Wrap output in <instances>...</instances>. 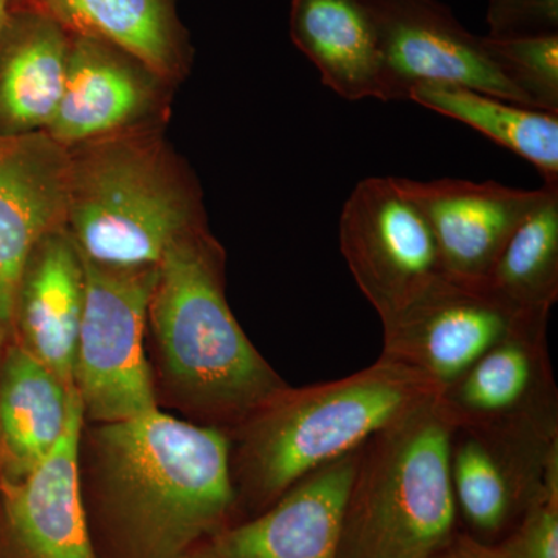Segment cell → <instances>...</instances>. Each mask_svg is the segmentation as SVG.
Segmentation results:
<instances>
[{
  "instance_id": "cell-5",
  "label": "cell",
  "mask_w": 558,
  "mask_h": 558,
  "mask_svg": "<svg viewBox=\"0 0 558 558\" xmlns=\"http://www.w3.org/2000/svg\"><path fill=\"white\" fill-rule=\"evenodd\" d=\"M454 428L436 396L363 444L337 558H428L457 534Z\"/></svg>"
},
{
  "instance_id": "cell-20",
  "label": "cell",
  "mask_w": 558,
  "mask_h": 558,
  "mask_svg": "<svg viewBox=\"0 0 558 558\" xmlns=\"http://www.w3.org/2000/svg\"><path fill=\"white\" fill-rule=\"evenodd\" d=\"M289 33L339 97L380 100L379 40L362 0H290Z\"/></svg>"
},
{
  "instance_id": "cell-6",
  "label": "cell",
  "mask_w": 558,
  "mask_h": 558,
  "mask_svg": "<svg viewBox=\"0 0 558 558\" xmlns=\"http://www.w3.org/2000/svg\"><path fill=\"white\" fill-rule=\"evenodd\" d=\"M83 260L86 299L76 344L75 389L84 421L110 424L159 410L145 354L159 266L116 269L84 256Z\"/></svg>"
},
{
  "instance_id": "cell-10",
  "label": "cell",
  "mask_w": 558,
  "mask_h": 558,
  "mask_svg": "<svg viewBox=\"0 0 558 558\" xmlns=\"http://www.w3.org/2000/svg\"><path fill=\"white\" fill-rule=\"evenodd\" d=\"M557 461L558 428H454L451 486L468 534L487 543L508 537Z\"/></svg>"
},
{
  "instance_id": "cell-9",
  "label": "cell",
  "mask_w": 558,
  "mask_h": 558,
  "mask_svg": "<svg viewBox=\"0 0 558 558\" xmlns=\"http://www.w3.org/2000/svg\"><path fill=\"white\" fill-rule=\"evenodd\" d=\"M376 28L381 57L380 101L409 100L424 83L458 84L529 106L488 60L481 36L470 33L440 0H362Z\"/></svg>"
},
{
  "instance_id": "cell-7",
  "label": "cell",
  "mask_w": 558,
  "mask_h": 558,
  "mask_svg": "<svg viewBox=\"0 0 558 558\" xmlns=\"http://www.w3.org/2000/svg\"><path fill=\"white\" fill-rule=\"evenodd\" d=\"M340 252L365 299L388 325L446 275L417 205L396 178L359 182L344 202Z\"/></svg>"
},
{
  "instance_id": "cell-24",
  "label": "cell",
  "mask_w": 558,
  "mask_h": 558,
  "mask_svg": "<svg viewBox=\"0 0 558 558\" xmlns=\"http://www.w3.org/2000/svg\"><path fill=\"white\" fill-rule=\"evenodd\" d=\"M481 46L498 72L526 98L532 109L558 113V35L495 38Z\"/></svg>"
},
{
  "instance_id": "cell-4",
  "label": "cell",
  "mask_w": 558,
  "mask_h": 558,
  "mask_svg": "<svg viewBox=\"0 0 558 558\" xmlns=\"http://www.w3.org/2000/svg\"><path fill=\"white\" fill-rule=\"evenodd\" d=\"M205 223L199 183L165 137V123L69 149L65 229L90 263L159 266L172 242Z\"/></svg>"
},
{
  "instance_id": "cell-28",
  "label": "cell",
  "mask_w": 558,
  "mask_h": 558,
  "mask_svg": "<svg viewBox=\"0 0 558 558\" xmlns=\"http://www.w3.org/2000/svg\"><path fill=\"white\" fill-rule=\"evenodd\" d=\"M11 339V328L9 323L3 318L2 312H0V363H2L3 354H5L7 344Z\"/></svg>"
},
{
  "instance_id": "cell-3",
  "label": "cell",
  "mask_w": 558,
  "mask_h": 558,
  "mask_svg": "<svg viewBox=\"0 0 558 558\" xmlns=\"http://www.w3.org/2000/svg\"><path fill=\"white\" fill-rule=\"evenodd\" d=\"M439 392L424 374L381 355L344 379L288 385L229 432L236 502L263 512Z\"/></svg>"
},
{
  "instance_id": "cell-11",
  "label": "cell",
  "mask_w": 558,
  "mask_h": 558,
  "mask_svg": "<svg viewBox=\"0 0 558 558\" xmlns=\"http://www.w3.org/2000/svg\"><path fill=\"white\" fill-rule=\"evenodd\" d=\"M172 87L108 40L72 35L64 92L46 132L70 149L131 128L165 123Z\"/></svg>"
},
{
  "instance_id": "cell-14",
  "label": "cell",
  "mask_w": 558,
  "mask_h": 558,
  "mask_svg": "<svg viewBox=\"0 0 558 558\" xmlns=\"http://www.w3.org/2000/svg\"><path fill=\"white\" fill-rule=\"evenodd\" d=\"M362 447L311 473L252 520L209 535L189 558L339 557L344 502Z\"/></svg>"
},
{
  "instance_id": "cell-19",
  "label": "cell",
  "mask_w": 558,
  "mask_h": 558,
  "mask_svg": "<svg viewBox=\"0 0 558 558\" xmlns=\"http://www.w3.org/2000/svg\"><path fill=\"white\" fill-rule=\"evenodd\" d=\"M76 389L64 384L16 341L0 363V484L24 480L54 449Z\"/></svg>"
},
{
  "instance_id": "cell-25",
  "label": "cell",
  "mask_w": 558,
  "mask_h": 558,
  "mask_svg": "<svg viewBox=\"0 0 558 558\" xmlns=\"http://www.w3.org/2000/svg\"><path fill=\"white\" fill-rule=\"evenodd\" d=\"M498 545L506 558H558V461L519 523Z\"/></svg>"
},
{
  "instance_id": "cell-18",
  "label": "cell",
  "mask_w": 558,
  "mask_h": 558,
  "mask_svg": "<svg viewBox=\"0 0 558 558\" xmlns=\"http://www.w3.org/2000/svg\"><path fill=\"white\" fill-rule=\"evenodd\" d=\"M70 43L39 0H10L0 27V135L47 130L64 92Z\"/></svg>"
},
{
  "instance_id": "cell-16",
  "label": "cell",
  "mask_w": 558,
  "mask_h": 558,
  "mask_svg": "<svg viewBox=\"0 0 558 558\" xmlns=\"http://www.w3.org/2000/svg\"><path fill=\"white\" fill-rule=\"evenodd\" d=\"M69 149L46 131L0 135V312L11 307L22 266L36 242L65 229Z\"/></svg>"
},
{
  "instance_id": "cell-13",
  "label": "cell",
  "mask_w": 558,
  "mask_h": 558,
  "mask_svg": "<svg viewBox=\"0 0 558 558\" xmlns=\"http://www.w3.org/2000/svg\"><path fill=\"white\" fill-rule=\"evenodd\" d=\"M548 319H532L499 341L439 392L454 427L558 428Z\"/></svg>"
},
{
  "instance_id": "cell-1",
  "label": "cell",
  "mask_w": 558,
  "mask_h": 558,
  "mask_svg": "<svg viewBox=\"0 0 558 558\" xmlns=\"http://www.w3.org/2000/svg\"><path fill=\"white\" fill-rule=\"evenodd\" d=\"M84 422L80 478L120 558H189L236 508L226 429L154 410Z\"/></svg>"
},
{
  "instance_id": "cell-17",
  "label": "cell",
  "mask_w": 558,
  "mask_h": 558,
  "mask_svg": "<svg viewBox=\"0 0 558 558\" xmlns=\"http://www.w3.org/2000/svg\"><path fill=\"white\" fill-rule=\"evenodd\" d=\"M84 299L83 256L68 229L51 231L36 242L22 266L11 307V339L69 388H75Z\"/></svg>"
},
{
  "instance_id": "cell-26",
  "label": "cell",
  "mask_w": 558,
  "mask_h": 558,
  "mask_svg": "<svg viewBox=\"0 0 558 558\" xmlns=\"http://www.w3.org/2000/svg\"><path fill=\"white\" fill-rule=\"evenodd\" d=\"M488 36L558 35V0H488Z\"/></svg>"
},
{
  "instance_id": "cell-21",
  "label": "cell",
  "mask_w": 558,
  "mask_h": 558,
  "mask_svg": "<svg viewBox=\"0 0 558 558\" xmlns=\"http://www.w3.org/2000/svg\"><path fill=\"white\" fill-rule=\"evenodd\" d=\"M70 35L108 40L178 86L193 61L178 0H39Z\"/></svg>"
},
{
  "instance_id": "cell-15",
  "label": "cell",
  "mask_w": 558,
  "mask_h": 558,
  "mask_svg": "<svg viewBox=\"0 0 558 558\" xmlns=\"http://www.w3.org/2000/svg\"><path fill=\"white\" fill-rule=\"evenodd\" d=\"M427 219L447 277L486 282L513 231L542 196L497 182L396 178Z\"/></svg>"
},
{
  "instance_id": "cell-29",
  "label": "cell",
  "mask_w": 558,
  "mask_h": 558,
  "mask_svg": "<svg viewBox=\"0 0 558 558\" xmlns=\"http://www.w3.org/2000/svg\"><path fill=\"white\" fill-rule=\"evenodd\" d=\"M10 0H0V27H2L3 20L7 16V10H9Z\"/></svg>"
},
{
  "instance_id": "cell-2",
  "label": "cell",
  "mask_w": 558,
  "mask_h": 558,
  "mask_svg": "<svg viewBox=\"0 0 558 558\" xmlns=\"http://www.w3.org/2000/svg\"><path fill=\"white\" fill-rule=\"evenodd\" d=\"M161 387L193 422L227 433L288 387L226 296V253L207 223L172 242L148 307Z\"/></svg>"
},
{
  "instance_id": "cell-12",
  "label": "cell",
  "mask_w": 558,
  "mask_h": 558,
  "mask_svg": "<svg viewBox=\"0 0 558 558\" xmlns=\"http://www.w3.org/2000/svg\"><path fill=\"white\" fill-rule=\"evenodd\" d=\"M83 427L76 392L68 428L49 457L20 483L0 484V558H100L81 490Z\"/></svg>"
},
{
  "instance_id": "cell-27",
  "label": "cell",
  "mask_w": 558,
  "mask_h": 558,
  "mask_svg": "<svg viewBox=\"0 0 558 558\" xmlns=\"http://www.w3.org/2000/svg\"><path fill=\"white\" fill-rule=\"evenodd\" d=\"M428 558H506L498 543H487L472 537L468 532H457Z\"/></svg>"
},
{
  "instance_id": "cell-22",
  "label": "cell",
  "mask_w": 558,
  "mask_h": 558,
  "mask_svg": "<svg viewBox=\"0 0 558 558\" xmlns=\"http://www.w3.org/2000/svg\"><path fill=\"white\" fill-rule=\"evenodd\" d=\"M409 100L468 124L531 161L545 182H558V113L524 108L458 84H418Z\"/></svg>"
},
{
  "instance_id": "cell-23",
  "label": "cell",
  "mask_w": 558,
  "mask_h": 558,
  "mask_svg": "<svg viewBox=\"0 0 558 558\" xmlns=\"http://www.w3.org/2000/svg\"><path fill=\"white\" fill-rule=\"evenodd\" d=\"M488 286L513 306L549 314L558 300V182H545L535 207L506 242Z\"/></svg>"
},
{
  "instance_id": "cell-8",
  "label": "cell",
  "mask_w": 558,
  "mask_h": 558,
  "mask_svg": "<svg viewBox=\"0 0 558 558\" xmlns=\"http://www.w3.org/2000/svg\"><path fill=\"white\" fill-rule=\"evenodd\" d=\"M487 282L444 275L402 314L384 326L381 357L424 374L442 391L480 357L532 319Z\"/></svg>"
}]
</instances>
